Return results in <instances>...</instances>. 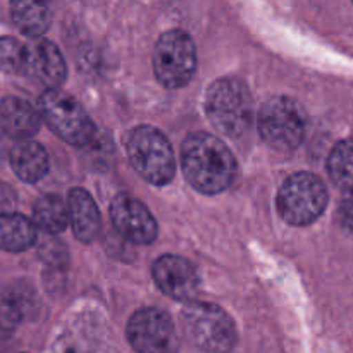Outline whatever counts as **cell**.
I'll list each match as a JSON object with an SVG mask.
<instances>
[{
  "label": "cell",
  "instance_id": "17",
  "mask_svg": "<svg viewBox=\"0 0 353 353\" xmlns=\"http://www.w3.org/2000/svg\"><path fill=\"white\" fill-rule=\"evenodd\" d=\"M33 224L45 234H59L69 226L68 203L57 195H45L33 207Z\"/></svg>",
  "mask_w": 353,
  "mask_h": 353
},
{
  "label": "cell",
  "instance_id": "9",
  "mask_svg": "<svg viewBox=\"0 0 353 353\" xmlns=\"http://www.w3.org/2000/svg\"><path fill=\"white\" fill-rule=\"evenodd\" d=\"M126 336L138 353H176L181 348V336L169 314L152 307L131 316Z\"/></svg>",
  "mask_w": 353,
  "mask_h": 353
},
{
  "label": "cell",
  "instance_id": "22",
  "mask_svg": "<svg viewBox=\"0 0 353 353\" xmlns=\"http://www.w3.org/2000/svg\"><path fill=\"white\" fill-rule=\"evenodd\" d=\"M12 203H14V192L7 185H2V183H0V214L9 212Z\"/></svg>",
  "mask_w": 353,
  "mask_h": 353
},
{
  "label": "cell",
  "instance_id": "6",
  "mask_svg": "<svg viewBox=\"0 0 353 353\" xmlns=\"http://www.w3.org/2000/svg\"><path fill=\"white\" fill-rule=\"evenodd\" d=\"M38 109L48 128L65 143L85 147L95 138V124L74 97L61 90H45L38 100Z\"/></svg>",
  "mask_w": 353,
  "mask_h": 353
},
{
  "label": "cell",
  "instance_id": "1",
  "mask_svg": "<svg viewBox=\"0 0 353 353\" xmlns=\"http://www.w3.org/2000/svg\"><path fill=\"white\" fill-rule=\"evenodd\" d=\"M181 169L186 181L196 192L216 195L233 185L238 165L221 138L196 131L183 141Z\"/></svg>",
  "mask_w": 353,
  "mask_h": 353
},
{
  "label": "cell",
  "instance_id": "19",
  "mask_svg": "<svg viewBox=\"0 0 353 353\" xmlns=\"http://www.w3.org/2000/svg\"><path fill=\"white\" fill-rule=\"evenodd\" d=\"M327 172L343 193H353V140H341L331 150Z\"/></svg>",
  "mask_w": 353,
  "mask_h": 353
},
{
  "label": "cell",
  "instance_id": "4",
  "mask_svg": "<svg viewBox=\"0 0 353 353\" xmlns=\"http://www.w3.org/2000/svg\"><path fill=\"white\" fill-rule=\"evenodd\" d=\"M126 154L134 171L150 185L164 186L176 174V157L168 138L154 126H138L128 134Z\"/></svg>",
  "mask_w": 353,
  "mask_h": 353
},
{
  "label": "cell",
  "instance_id": "7",
  "mask_svg": "<svg viewBox=\"0 0 353 353\" xmlns=\"http://www.w3.org/2000/svg\"><path fill=\"white\" fill-rule=\"evenodd\" d=\"M259 133L278 152H293L305 137L307 117L302 105L290 97H272L259 110Z\"/></svg>",
  "mask_w": 353,
  "mask_h": 353
},
{
  "label": "cell",
  "instance_id": "23",
  "mask_svg": "<svg viewBox=\"0 0 353 353\" xmlns=\"http://www.w3.org/2000/svg\"><path fill=\"white\" fill-rule=\"evenodd\" d=\"M0 162H2V145H0Z\"/></svg>",
  "mask_w": 353,
  "mask_h": 353
},
{
  "label": "cell",
  "instance_id": "14",
  "mask_svg": "<svg viewBox=\"0 0 353 353\" xmlns=\"http://www.w3.org/2000/svg\"><path fill=\"white\" fill-rule=\"evenodd\" d=\"M68 212L69 224L79 241L92 243L93 240H97L102 228V217L95 200L85 188H74L69 193Z\"/></svg>",
  "mask_w": 353,
  "mask_h": 353
},
{
  "label": "cell",
  "instance_id": "5",
  "mask_svg": "<svg viewBox=\"0 0 353 353\" xmlns=\"http://www.w3.org/2000/svg\"><path fill=\"white\" fill-rule=\"evenodd\" d=\"M327 200V188L319 176L296 172L283 183L276 205L285 223L292 226H309L323 216Z\"/></svg>",
  "mask_w": 353,
  "mask_h": 353
},
{
  "label": "cell",
  "instance_id": "10",
  "mask_svg": "<svg viewBox=\"0 0 353 353\" xmlns=\"http://www.w3.org/2000/svg\"><path fill=\"white\" fill-rule=\"evenodd\" d=\"M110 219L117 233L134 245H148L155 241L159 226L150 210L138 199L119 193L110 202Z\"/></svg>",
  "mask_w": 353,
  "mask_h": 353
},
{
  "label": "cell",
  "instance_id": "2",
  "mask_svg": "<svg viewBox=\"0 0 353 353\" xmlns=\"http://www.w3.org/2000/svg\"><path fill=\"white\" fill-rule=\"evenodd\" d=\"M203 109L207 119L221 134L238 138L250 126L254 103L241 79L223 78L209 86Z\"/></svg>",
  "mask_w": 353,
  "mask_h": 353
},
{
  "label": "cell",
  "instance_id": "13",
  "mask_svg": "<svg viewBox=\"0 0 353 353\" xmlns=\"http://www.w3.org/2000/svg\"><path fill=\"white\" fill-rule=\"evenodd\" d=\"M0 128L7 137L26 141L40 130V114L26 100L6 97L0 100Z\"/></svg>",
  "mask_w": 353,
  "mask_h": 353
},
{
  "label": "cell",
  "instance_id": "21",
  "mask_svg": "<svg viewBox=\"0 0 353 353\" xmlns=\"http://www.w3.org/2000/svg\"><path fill=\"white\" fill-rule=\"evenodd\" d=\"M338 216H340L341 224L353 231V193H345L343 200L340 202Z\"/></svg>",
  "mask_w": 353,
  "mask_h": 353
},
{
  "label": "cell",
  "instance_id": "15",
  "mask_svg": "<svg viewBox=\"0 0 353 353\" xmlns=\"http://www.w3.org/2000/svg\"><path fill=\"white\" fill-rule=\"evenodd\" d=\"M9 162L14 174L24 183H38L50 168L47 150L33 140L17 141L10 150Z\"/></svg>",
  "mask_w": 353,
  "mask_h": 353
},
{
  "label": "cell",
  "instance_id": "16",
  "mask_svg": "<svg viewBox=\"0 0 353 353\" xmlns=\"http://www.w3.org/2000/svg\"><path fill=\"white\" fill-rule=\"evenodd\" d=\"M37 226L33 221L17 212L0 214V250L24 252L37 241Z\"/></svg>",
  "mask_w": 353,
  "mask_h": 353
},
{
  "label": "cell",
  "instance_id": "8",
  "mask_svg": "<svg viewBox=\"0 0 353 353\" xmlns=\"http://www.w3.org/2000/svg\"><path fill=\"white\" fill-rule=\"evenodd\" d=\"M154 71L165 88H183L196 71V48L192 37L183 30L161 34L154 50Z\"/></svg>",
  "mask_w": 353,
  "mask_h": 353
},
{
  "label": "cell",
  "instance_id": "11",
  "mask_svg": "<svg viewBox=\"0 0 353 353\" xmlns=\"http://www.w3.org/2000/svg\"><path fill=\"white\" fill-rule=\"evenodd\" d=\"M152 276L159 290L178 302L190 303L199 295V272L185 257L162 255L152 265Z\"/></svg>",
  "mask_w": 353,
  "mask_h": 353
},
{
  "label": "cell",
  "instance_id": "3",
  "mask_svg": "<svg viewBox=\"0 0 353 353\" xmlns=\"http://www.w3.org/2000/svg\"><path fill=\"white\" fill-rule=\"evenodd\" d=\"M181 326L186 340L200 353H230L236 345L233 319L214 303H186L181 310Z\"/></svg>",
  "mask_w": 353,
  "mask_h": 353
},
{
  "label": "cell",
  "instance_id": "12",
  "mask_svg": "<svg viewBox=\"0 0 353 353\" xmlns=\"http://www.w3.org/2000/svg\"><path fill=\"white\" fill-rule=\"evenodd\" d=\"M26 74L43 83L48 90H59L68 78V68L61 50L48 40H34L26 45Z\"/></svg>",
  "mask_w": 353,
  "mask_h": 353
},
{
  "label": "cell",
  "instance_id": "18",
  "mask_svg": "<svg viewBox=\"0 0 353 353\" xmlns=\"http://www.w3.org/2000/svg\"><path fill=\"white\" fill-rule=\"evenodd\" d=\"M10 17L21 33L28 37H40L52 23L50 9L43 2H14L10 3Z\"/></svg>",
  "mask_w": 353,
  "mask_h": 353
},
{
  "label": "cell",
  "instance_id": "20",
  "mask_svg": "<svg viewBox=\"0 0 353 353\" xmlns=\"http://www.w3.org/2000/svg\"><path fill=\"white\" fill-rule=\"evenodd\" d=\"M26 45L12 37H0V71L6 74H26Z\"/></svg>",
  "mask_w": 353,
  "mask_h": 353
}]
</instances>
